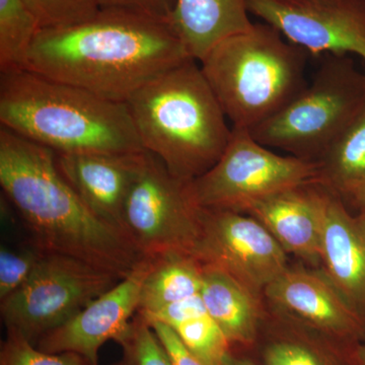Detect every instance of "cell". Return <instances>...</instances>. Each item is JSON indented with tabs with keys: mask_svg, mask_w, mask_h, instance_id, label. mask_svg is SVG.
I'll return each instance as SVG.
<instances>
[{
	"mask_svg": "<svg viewBox=\"0 0 365 365\" xmlns=\"http://www.w3.org/2000/svg\"><path fill=\"white\" fill-rule=\"evenodd\" d=\"M200 230V209L190 199L186 182L144 150L125 203L127 239L143 260L155 262L174 255L194 257Z\"/></svg>",
	"mask_w": 365,
	"mask_h": 365,
	"instance_id": "cell-8",
	"label": "cell"
},
{
	"mask_svg": "<svg viewBox=\"0 0 365 365\" xmlns=\"http://www.w3.org/2000/svg\"><path fill=\"white\" fill-rule=\"evenodd\" d=\"M0 365H90L83 356L73 352L42 351L21 334L7 331L0 350Z\"/></svg>",
	"mask_w": 365,
	"mask_h": 365,
	"instance_id": "cell-25",
	"label": "cell"
},
{
	"mask_svg": "<svg viewBox=\"0 0 365 365\" xmlns=\"http://www.w3.org/2000/svg\"><path fill=\"white\" fill-rule=\"evenodd\" d=\"M40 30L37 16L24 0H0V72L25 69Z\"/></svg>",
	"mask_w": 365,
	"mask_h": 365,
	"instance_id": "cell-21",
	"label": "cell"
},
{
	"mask_svg": "<svg viewBox=\"0 0 365 365\" xmlns=\"http://www.w3.org/2000/svg\"><path fill=\"white\" fill-rule=\"evenodd\" d=\"M265 292L274 304L328 337L355 341L364 336V319L324 273L287 268Z\"/></svg>",
	"mask_w": 365,
	"mask_h": 365,
	"instance_id": "cell-13",
	"label": "cell"
},
{
	"mask_svg": "<svg viewBox=\"0 0 365 365\" xmlns=\"http://www.w3.org/2000/svg\"><path fill=\"white\" fill-rule=\"evenodd\" d=\"M202 263L187 255L151 262L141 287L137 313L150 314L179 300L200 294Z\"/></svg>",
	"mask_w": 365,
	"mask_h": 365,
	"instance_id": "cell-19",
	"label": "cell"
},
{
	"mask_svg": "<svg viewBox=\"0 0 365 365\" xmlns=\"http://www.w3.org/2000/svg\"><path fill=\"white\" fill-rule=\"evenodd\" d=\"M120 280L85 261L44 253L28 282L0 302L2 319L7 331L36 344Z\"/></svg>",
	"mask_w": 365,
	"mask_h": 365,
	"instance_id": "cell-9",
	"label": "cell"
},
{
	"mask_svg": "<svg viewBox=\"0 0 365 365\" xmlns=\"http://www.w3.org/2000/svg\"><path fill=\"white\" fill-rule=\"evenodd\" d=\"M309 185L264 197L242 211L267 228L287 253L316 262L321 258L327 192Z\"/></svg>",
	"mask_w": 365,
	"mask_h": 365,
	"instance_id": "cell-15",
	"label": "cell"
},
{
	"mask_svg": "<svg viewBox=\"0 0 365 365\" xmlns=\"http://www.w3.org/2000/svg\"><path fill=\"white\" fill-rule=\"evenodd\" d=\"M150 266V261L141 262L133 272L35 345L48 353H78L88 364L98 365L101 347L110 340L118 342L128 330Z\"/></svg>",
	"mask_w": 365,
	"mask_h": 365,
	"instance_id": "cell-12",
	"label": "cell"
},
{
	"mask_svg": "<svg viewBox=\"0 0 365 365\" xmlns=\"http://www.w3.org/2000/svg\"><path fill=\"white\" fill-rule=\"evenodd\" d=\"M191 59L169 21L101 7L78 25L41 29L25 69L126 103L146 83Z\"/></svg>",
	"mask_w": 365,
	"mask_h": 365,
	"instance_id": "cell-1",
	"label": "cell"
},
{
	"mask_svg": "<svg viewBox=\"0 0 365 365\" xmlns=\"http://www.w3.org/2000/svg\"><path fill=\"white\" fill-rule=\"evenodd\" d=\"M318 163L280 155L251 132L232 127L225 153L212 168L187 184L198 207L242 212L250 203L283 190L318 182Z\"/></svg>",
	"mask_w": 365,
	"mask_h": 365,
	"instance_id": "cell-7",
	"label": "cell"
},
{
	"mask_svg": "<svg viewBox=\"0 0 365 365\" xmlns=\"http://www.w3.org/2000/svg\"><path fill=\"white\" fill-rule=\"evenodd\" d=\"M248 7L311 54L365 60V0H248Z\"/></svg>",
	"mask_w": 365,
	"mask_h": 365,
	"instance_id": "cell-11",
	"label": "cell"
},
{
	"mask_svg": "<svg viewBox=\"0 0 365 365\" xmlns=\"http://www.w3.org/2000/svg\"><path fill=\"white\" fill-rule=\"evenodd\" d=\"M0 185L44 253L127 277L144 261L126 235L101 220L60 172L56 153L0 127Z\"/></svg>",
	"mask_w": 365,
	"mask_h": 365,
	"instance_id": "cell-2",
	"label": "cell"
},
{
	"mask_svg": "<svg viewBox=\"0 0 365 365\" xmlns=\"http://www.w3.org/2000/svg\"><path fill=\"white\" fill-rule=\"evenodd\" d=\"M37 16L41 29L66 28L90 20L101 0H24Z\"/></svg>",
	"mask_w": 365,
	"mask_h": 365,
	"instance_id": "cell-24",
	"label": "cell"
},
{
	"mask_svg": "<svg viewBox=\"0 0 365 365\" xmlns=\"http://www.w3.org/2000/svg\"><path fill=\"white\" fill-rule=\"evenodd\" d=\"M113 365H124L123 360H121V361L117 362V364Z\"/></svg>",
	"mask_w": 365,
	"mask_h": 365,
	"instance_id": "cell-33",
	"label": "cell"
},
{
	"mask_svg": "<svg viewBox=\"0 0 365 365\" xmlns=\"http://www.w3.org/2000/svg\"><path fill=\"white\" fill-rule=\"evenodd\" d=\"M265 365H336L319 347L304 340L282 338L269 343L263 351Z\"/></svg>",
	"mask_w": 365,
	"mask_h": 365,
	"instance_id": "cell-27",
	"label": "cell"
},
{
	"mask_svg": "<svg viewBox=\"0 0 365 365\" xmlns=\"http://www.w3.org/2000/svg\"><path fill=\"white\" fill-rule=\"evenodd\" d=\"M364 104V74L330 55L299 95L250 132L269 148L317 163Z\"/></svg>",
	"mask_w": 365,
	"mask_h": 365,
	"instance_id": "cell-6",
	"label": "cell"
},
{
	"mask_svg": "<svg viewBox=\"0 0 365 365\" xmlns=\"http://www.w3.org/2000/svg\"><path fill=\"white\" fill-rule=\"evenodd\" d=\"M117 343L123 349L124 365H172L155 331L140 314L134 316Z\"/></svg>",
	"mask_w": 365,
	"mask_h": 365,
	"instance_id": "cell-23",
	"label": "cell"
},
{
	"mask_svg": "<svg viewBox=\"0 0 365 365\" xmlns=\"http://www.w3.org/2000/svg\"><path fill=\"white\" fill-rule=\"evenodd\" d=\"M177 0H101V7H122L168 21Z\"/></svg>",
	"mask_w": 365,
	"mask_h": 365,
	"instance_id": "cell-29",
	"label": "cell"
},
{
	"mask_svg": "<svg viewBox=\"0 0 365 365\" xmlns=\"http://www.w3.org/2000/svg\"><path fill=\"white\" fill-rule=\"evenodd\" d=\"M307 54L272 26L254 24L199 64L232 127L252 131L307 88Z\"/></svg>",
	"mask_w": 365,
	"mask_h": 365,
	"instance_id": "cell-5",
	"label": "cell"
},
{
	"mask_svg": "<svg viewBox=\"0 0 365 365\" xmlns=\"http://www.w3.org/2000/svg\"><path fill=\"white\" fill-rule=\"evenodd\" d=\"M201 230L194 257L230 274L255 294L288 268L287 252L253 216L200 208Z\"/></svg>",
	"mask_w": 365,
	"mask_h": 365,
	"instance_id": "cell-10",
	"label": "cell"
},
{
	"mask_svg": "<svg viewBox=\"0 0 365 365\" xmlns=\"http://www.w3.org/2000/svg\"><path fill=\"white\" fill-rule=\"evenodd\" d=\"M220 365H255L251 360L242 359V357L237 356L232 354V351L227 353Z\"/></svg>",
	"mask_w": 365,
	"mask_h": 365,
	"instance_id": "cell-31",
	"label": "cell"
},
{
	"mask_svg": "<svg viewBox=\"0 0 365 365\" xmlns=\"http://www.w3.org/2000/svg\"><path fill=\"white\" fill-rule=\"evenodd\" d=\"M44 252L36 248L14 251L0 249V302L6 299L28 282Z\"/></svg>",
	"mask_w": 365,
	"mask_h": 365,
	"instance_id": "cell-26",
	"label": "cell"
},
{
	"mask_svg": "<svg viewBox=\"0 0 365 365\" xmlns=\"http://www.w3.org/2000/svg\"><path fill=\"white\" fill-rule=\"evenodd\" d=\"M339 194L347 196L359 207L360 213L365 215V178L352 182Z\"/></svg>",
	"mask_w": 365,
	"mask_h": 365,
	"instance_id": "cell-30",
	"label": "cell"
},
{
	"mask_svg": "<svg viewBox=\"0 0 365 365\" xmlns=\"http://www.w3.org/2000/svg\"><path fill=\"white\" fill-rule=\"evenodd\" d=\"M148 323L155 331L172 365H207L184 344L177 333L169 326L157 321Z\"/></svg>",
	"mask_w": 365,
	"mask_h": 365,
	"instance_id": "cell-28",
	"label": "cell"
},
{
	"mask_svg": "<svg viewBox=\"0 0 365 365\" xmlns=\"http://www.w3.org/2000/svg\"><path fill=\"white\" fill-rule=\"evenodd\" d=\"M352 359L356 365H365V346H359L355 349Z\"/></svg>",
	"mask_w": 365,
	"mask_h": 365,
	"instance_id": "cell-32",
	"label": "cell"
},
{
	"mask_svg": "<svg viewBox=\"0 0 365 365\" xmlns=\"http://www.w3.org/2000/svg\"><path fill=\"white\" fill-rule=\"evenodd\" d=\"M172 329L184 344L207 365H220L230 351L227 337L208 313L193 317Z\"/></svg>",
	"mask_w": 365,
	"mask_h": 365,
	"instance_id": "cell-22",
	"label": "cell"
},
{
	"mask_svg": "<svg viewBox=\"0 0 365 365\" xmlns=\"http://www.w3.org/2000/svg\"><path fill=\"white\" fill-rule=\"evenodd\" d=\"M0 124L57 155L145 150L126 103L28 69L0 72Z\"/></svg>",
	"mask_w": 365,
	"mask_h": 365,
	"instance_id": "cell-3",
	"label": "cell"
},
{
	"mask_svg": "<svg viewBox=\"0 0 365 365\" xmlns=\"http://www.w3.org/2000/svg\"><path fill=\"white\" fill-rule=\"evenodd\" d=\"M200 295L230 346L254 344L260 314L253 290L222 269L202 264Z\"/></svg>",
	"mask_w": 365,
	"mask_h": 365,
	"instance_id": "cell-18",
	"label": "cell"
},
{
	"mask_svg": "<svg viewBox=\"0 0 365 365\" xmlns=\"http://www.w3.org/2000/svg\"><path fill=\"white\" fill-rule=\"evenodd\" d=\"M317 163L318 182L336 193L365 178V104Z\"/></svg>",
	"mask_w": 365,
	"mask_h": 365,
	"instance_id": "cell-20",
	"label": "cell"
},
{
	"mask_svg": "<svg viewBox=\"0 0 365 365\" xmlns=\"http://www.w3.org/2000/svg\"><path fill=\"white\" fill-rule=\"evenodd\" d=\"M248 0H177L169 24L197 62L223 40L247 32Z\"/></svg>",
	"mask_w": 365,
	"mask_h": 365,
	"instance_id": "cell-17",
	"label": "cell"
},
{
	"mask_svg": "<svg viewBox=\"0 0 365 365\" xmlns=\"http://www.w3.org/2000/svg\"><path fill=\"white\" fill-rule=\"evenodd\" d=\"M126 105L144 150L186 184L215 165L232 136V127L194 59L146 83Z\"/></svg>",
	"mask_w": 365,
	"mask_h": 365,
	"instance_id": "cell-4",
	"label": "cell"
},
{
	"mask_svg": "<svg viewBox=\"0 0 365 365\" xmlns=\"http://www.w3.org/2000/svg\"><path fill=\"white\" fill-rule=\"evenodd\" d=\"M319 260L324 274L365 322V215H352L330 192Z\"/></svg>",
	"mask_w": 365,
	"mask_h": 365,
	"instance_id": "cell-16",
	"label": "cell"
},
{
	"mask_svg": "<svg viewBox=\"0 0 365 365\" xmlns=\"http://www.w3.org/2000/svg\"><path fill=\"white\" fill-rule=\"evenodd\" d=\"M143 151L56 153V162L61 174L91 212L123 232L125 203L140 167Z\"/></svg>",
	"mask_w": 365,
	"mask_h": 365,
	"instance_id": "cell-14",
	"label": "cell"
}]
</instances>
